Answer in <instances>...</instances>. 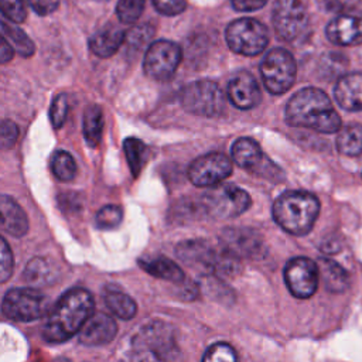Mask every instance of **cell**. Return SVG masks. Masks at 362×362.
I'll use <instances>...</instances> for the list:
<instances>
[{"label": "cell", "mask_w": 362, "mask_h": 362, "mask_svg": "<svg viewBox=\"0 0 362 362\" xmlns=\"http://www.w3.org/2000/svg\"><path fill=\"white\" fill-rule=\"evenodd\" d=\"M117 334L115 320L106 314H92L78 332L79 342L88 346H99L110 342Z\"/></svg>", "instance_id": "obj_17"}, {"label": "cell", "mask_w": 362, "mask_h": 362, "mask_svg": "<svg viewBox=\"0 0 362 362\" xmlns=\"http://www.w3.org/2000/svg\"><path fill=\"white\" fill-rule=\"evenodd\" d=\"M232 6L238 11H253L266 4L267 0H230Z\"/></svg>", "instance_id": "obj_40"}, {"label": "cell", "mask_w": 362, "mask_h": 362, "mask_svg": "<svg viewBox=\"0 0 362 362\" xmlns=\"http://www.w3.org/2000/svg\"><path fill=\"white\" fill-rule=\"evenodd\" d=\"M230 156L235 164L247 170L249 173L272 181H281L284 178L280 167H277L267 156L263 154L259 143L253 139H238L230 147Z\"/></svg>", "instance_id": "obj_10"}, {"label": "cell", "mask_w": 362, "mask_h": 362, "mask_svg": "<svg viewBox=\"0 0 362 362\" xmlns=\"http://www.w3.org/2000/svg\"><path fill=\"white\" fill-rule=\"evenodd\" d=\"M18 137V127L8 119L0 120V148L8 150L14 147Z\"/></svg>", "instance_id": "obj_36"}, {"label": "cell", "mask_w": 362, "mask_h": 362, "mask_svg": "<svg viewBox=\"0 0 362 362\" xmlns=\"http://www.w3.org/2000/svg\"><path fill=\"white\" fill-rule=\"evenodd\" d=\"M55 362H71L69 359H65V358H58Z\"/></svg>", "instance_id": "obj_42"}, {"label": "cell", "mask_w": 362, "mask_h": 362, "mask_svg": "<svg viewBox=\"0 0 362 362\" xmlns=\"http://www.w3.org/2000/svg\"><path fill=\"white\" fill-rule=\"evenodd\" d=\"M14 269L13 252L4 238L0 236V283H4L10 279Z\"/></svg>", "instance_id": "obj_35"}, {"label": "cell", "mask_w": 362, "mask_h": 362, "mask_svg": "<svg viewBox=\"0 0 362 362\" xmlns=\"http://www.w3.org/2000/svg\"><path fill=\"white\" fill-rule=\"evenodd\" d=\"M284 281L288 291L297 298L311 297L320 281L317 262L308 257H293L284 267Z\"/></svg>", "instance_id": "obj_14"}, {"label": "cell", "mask_w": 362, "mask_h": 362, "mask_svg": "<svg viewBox=\"0 0 362 362\" xmlns=\"http://www.w3.org/2000/svg\"><path fill=\"white\" fill-rule=\"evenodd\" d=\"M25 1L40 16L51 14L52 11L57 10L59 4V0H25Z\"/></svg>", "instance_id": "obj_38"}, {"label": "cell", "mask_w": 362, "mask_h": 362, "mask_svg": "<svg viewBox=\"0 0 362 362\" xmlns=\"http://www.w3.org/2000/svg\"><path fill=\"white\" fill-rule=\"evenodd\" d=\"M252 204L249 194L232 184L212 187L202 197L205 212L216 219L235 218L243 214Z\"/></svg>", "instance_id": "obj_7"}, {"label": "cell", "mask_w": 362, "mask_h": 362, "mask_svg": "<svg viewBox=\"0 0 362 362\" xmlns=\"http://www.w3.org/2000/svg\"><path fill=\"white\" fill-rule=\"evenodd\" d=\"M68 96L64 93H59L54 98L51 107H49V120L54 129H59L62 127V124L66 120V115H68Z\"/></svg>", "instance_id": "obj_34"}, {"label": "cell", "mask_w": 362, "mask_h": 362, "mask_svg": "<svg viewBox=\"0 0 362 362\" xmlns=\"http://www.w3.org/2000/svg\"><path fill=\"white\" fill-rule=\"evenodd\" d=\"M181 105L192 115L215 117L223 112L225 96L218 83L201 79L188 83L182 89Z\"/></svg>", "instance_id": "obj_6"}, {"label": "cell", "mask_w": 362, "mask_h": 362, "mask_svg": "<svg viewBox=\"0 0 362 362\" xmlns=\"http://www.w3.org/2000/svg\"><path fill=\"white\" fill-rule=\"evenodd\" d=\"M327 37L341 47L362 44V11L339 13L327 25Z\"/></svg>", "instance_id": "obj_16"}, {"label": "cell", "mask_w": 362, "mask_h": 362, "mask_svg": "<svg viewBox=\"0 0 362 362\" xmlns=\"http://www.w3.org/2000/svg\"><path fill=\"white\" fill-rule=\"evenodd\" d=\"M337 148L349 157L362 154V124L351 123L342 127L337 136Z\"/></svg>", "instance_id": "obj_26"}, {"label": "cell", "mask_w": 362, "mask_h": 362, "mask_svg": "<svg viewBox=\"0 0 362 362\" xmlns=\"http://www.w3.org/2000/svg\"><path fill=\"white\" fill-rule=\"evenodd\" d=\"M225 37L233 52L246 57L260 54L269 42L266 27L255 18H239L232 21L226 28Z\"/></svg>", "instance_id": "obj_9"}, {"label": "cell", "mask_w": 362, "mask_h": 362, "mask_svg": "<svg viewBox=\"0 0 362 362\" xmlns=\"http://www.w3.org/2000/svg\"><path fill=\"white\" fill-rule=\"evenodd\" d=\"M318 276L325 288L331 293H344L349 286V276L345 269L331 259H320L317 262Z\"/></svg>", "instance_id": "obj_23"}, {"label": "cell", "mask_w": 362, "mask_h": 362, "mask_svg": "<svg viewBox=\"0 0 362 362\" xmlns=\"http://www.w3.org/2000/svg\"><path fill=\"white\" fill-rule=\"evenodd\" d=\"M124 40L126 33L122 28L116 25H107L89 38V48L95 55L107 58L120 48Z\"/></svg>", "instance_id": "obj_21"}, {"label": "cell", "mask_w": 362, "mask_h": 362, "mask_svg": "<svg viewBox=\"0 0 362 362\" xmlns=\"http://www.w3.org/2000/svg\"><path fill=\"white\" fill-rule=\"evenodd\" d=\"M14 57V49L10 44L0 35V64L8 62Z\"/></svg>", "instance_id": "obj_41"}, {"label": "cell", "mask_w": 362, "mask_h": 362, "mask_svg": "<svg viewBox=\"0 0 362 362\" xmlns=\"http://www.w3.org/2000/svg\"><path fill=\"white\" fill-rule=\"evenodd\" d=\"M103 110L99 105H89L83 112L82 130L86 143L90 147H96L102 139L103 133Z\"/></svg>", "instance_id": "obj_25"}, {"label": "cell", "mask_w": 362, "mask_h": 362, "mask_svg": "<svg viewBox=\"0 0 362 362\" xmlns=\"http://www.w3.org/2000/svg\"><path fill=\"white\" fill-rule=\"evenodd\" d=\"M51 171L58 181L68 182L76 174V163L68 151L58 150L51 158Z\"/></svg>", "instance_id": "obj_29"}, {"label": "cell", "mask_w": 362, "mask_h": 362, "mask_svg": "<svg viewBox=\"0 0 362 362\" xmlns=\"http://www.w3.org/2000/svg\"><path fill=\"white\" fill-rule=\"evenodd\" d=\"M260 74L266 89L273 95H281L291 88L296 79V59L284 48H273L262 61Z\"/></svg>", "instance_id": "obj_8"}, {"label": "cell", "mask_w": 362, "mask_h": 362, "mask_svg": "<svg viewBox=\"0 0 362 362\" xmlns=\"http://www.w3.org/2000/svg\"><path fill=\"white\" fill-rule=\"evenodd\" d=\"M272 21L281 40H297L308 25V14L303 0H276Z\"/></svg>", "instance_id": "obj_11"}, {"label": "cell", "mask_w": 362, "mask_h": 362, "mask_svg": "<svg viewBox=\"0 0 362 362\" xmlns=\"http://www.w3.org/2000/svg\"><path fill=\"white\" fill-rule=\"evenodd\" d=\"M232 173V161L222 153H208L188 167V178L197 187H216Z\"/></svg>", "instance_id": "obj_13"}, {"label": "cell", "mask_w": 362, "mask_h": 362, "mask_svg": "<svg viewBox=\"0 0 362 362\" xmlns=\"http://www.w3.org/2000/svg\"><path fill=\"white\" fill-rule=\"evenodd\" d=\"M126 160L129 163L133 177H137L147 160V147L146 144L136 137H127L123 143Z\"/></svg>", "instance_id": "obj_28"}, {"label": "cell", "mask_w": 362, "mask_h": 362, "mask_svg": "<svg viewBox=\"0 0 362 362\" xmlns=\"http://www.w3.org/2000/svg\"><path fill=\"white\" fill-rule=\"evenodd\" d=\"M156 10L164 16H177L187 7V0H153Z\"/></svg>", "instance_id": "obj_37"}, {"label": "cell", "mask_w": 362, "mask_h": 362, "mask_svg": "<svg viewBox=\"0 0 362 362\" xmlns=\"http://www.w3.org/2000/svg\"><path fill=\"white\" fill-rule=\"evenodd\" d=\"M181 61V48L168 40H158L150 44L146 51L144 72L156 81H167L173 76Z\"/></svg>", "instance_id": "obj_12"}, {"label": "cell", "mask_w": 362, "mask_h": 362, "mask_svg": "<svg viewBox=\"0 0 362 362\" xmlns=\"http://www.w3.org/2000/svg\"><path fill=\"white\" fill-rule=\"evenodd\" d=\"M334 98L345 110H362V74L342 75L334 88Z\"/></svg>", "instance_id": "obj_19"}, {"label": "cell", "mask_w": 362, "mask_h": 362, "mask_svg": "<svg viewBox=\"0 0 362 362\" xmlns=\"http://www.w3.org/2000/svg\"><path fill=\"white\" fill-rule=\"evenodd\" d=\"M48 298L33 287H17L6 293L1 311L3 314L17 322H30L41 318L48 311Z\"/></svg>", "instance_id": "obj_5"}, {"label": "cell", "mask_w": 362, "mask_h": 362, "mask_svg": "<svg viewBox=\"0 0 362 362\" xmlns=\"http://www.w3.org/2000/svg\"><path fill=\"white\" fill-rule=\"evenodd\" d=\"M105 304L115 317L122 320H132L137 313L136 301L122 291H107L105 294Z\"/></svg>", "instance_id": "obj_27"}, {"label": "cell", "mask_w": 362, "mask_h": 362, "mask_svg": "<svg viewBox=\"0 0 362 362\" xmlns=\"http://www.w3.org/2000/svg\"><path fill=\"white\" fill-rule=\"evenodd\" d=\"M0 14L14 24L23 23L27 17L25 0H0Z\"/></svg>", "instance_id": "obj_32"}, {"label": "cell", "mask_w": 362, "mask_h": 362, "mask_svg": "<svg viewBox=\"0 0 362 362\" xmlns=\"http://www.w3.org/2000/svg\"><path fill=\"white\" fill-rule=\"evenodd\" d=\"M202 362H238V355L229 344L215 342L205 351Z\"/></svg>", "instance_id": "obj_31"}, {"label": "cell", "mask_w": 362, "mask_h": 362, "mask_svg": "<svg viewBox=\"0 0 362 362\" xmlns=\"http://www.w3.org/2000/svg\"><path fill=\"white\" fill-rule=\"evenodd\" d=\"M286 122L293 127H307L320 133L341 129V117L329 98L318 88H303L291 96L286 106Z\"/></svg>", "instance_id": "obj_2"}, {"label": "cell", "mask_w": 362, "mask_h": 362, "mask_svg": "<svg viewBox=\"0 0 362 362\" xmlns=\"http://www.w3.org/2000/svg\"><path fill=\"white\" fill-rule=\"evenodd\" d=\"M133 362H178L180 348L173 327L163 321L144 325L133 338Z\"/></svg>", "instance_id": "obj_4"}, {"label": "cell", "mask_w": 362, "mask_h": 362, "mask_svg": "<svg viewBox=\"0 0 362 362\" xmlns=\"http://www.w3.org/2000/svg\"><path fill=\"white\" fill-rule=\"evenodd\" d=\"M92 294L82 287L65 291L48 311L42 327V338L48 342H64L79 332L82 325L93 314Z\"/></svg>", "instance_id": "obj_1"}, {"label": "cell", "mask_w": 362, "mask_h": 362, "mask_svg": "<svg viewBox=\"0 0 362 362\" xmlns=\"http://www.w3.org/2000/svg\"><path fill=\"white\" fill-rule=\"evenodd\" d=\"M139 264L144 272H147L148 274H151L157 279L168 280V281H173V283H180L185 277L181 267L175 262H173V260H170L168 257H164V256H156V257H150V259H140Z\"/></svg>", "instance_id": "obj_24"}, {"label": "cell", "mask_w": 362, "mask_h": 362, "mask_svg": "<svg viewBox=\"0 0 362 362\" xmlns=\"http://www.w3.org/2000/svg\"><path fill=\"white\" fill-rule=\"evenodd\" d=\"M228 96L238 109H252L262 99L259 85L249 72H239L229 81Z\"/></svg>", "instance_id": "obj_18"}, {"label": "cell", "mask_w": 362, "mask_h": 362, "mask_svg": "<svg viewBox=\"0 0 362 362\" xmlns=\"http://www.w3.org/2000/svg\"><path fill=\"white\" fill-rule=\"evenodd\" d=\"M221 246L236 260L240 257L260 259L266 255L262 236L247 228H226L221 235Z\"/></svg>", "instance_id": "obj_15"}, {"label": "cell", "mask_w": 362, "mask_h": 362, "mask_svg": "<svg viewBox=\"0 0 362 362\" xmlns=\"http://www.w3.org/2000/svg\"><path fill=\"white\" fill-rule=\"evenodd\" d=\"M28 230V218L24 209L10 197L0 195V232L21 238Z\"/></svg>", "instance_id": "obj_20"}, {"label": "cell", "mask_w": 362, "mask_h": 362, "mask_svg": "<svg viewBox=\"0 0 362 362\" xmlns=\"http://www.w3.org/2000/svg\"><path fill=\"white\" fill-rule=\"evenodd\" d=\"M146 0H119L116 14L123 24H132L139 20L144 10Z\"/></svg>", "instance_id": "obj_30"}, {"label": "cell", "mask_w": 362, "mask_h": 362, "mask_svg": "<svg viewBox=\"0 0 362 362\" xmlns=\"http://www.w3.org/2000/svg\"><path fill=\"white\" fill-rule=\"evenodd\" d=\"M325 6L331 11H338V13H346L351 11L359 0H324Z\"/></svg>", "instance_id": "obj_39"}, {"label": "cell", "mask_w": 362, "mask_h": 362, "mask_svg": "<svg viewBox=\"0 0 362 362\" xmlns=\"http://www.w3.org/2000/svg\"><path fill=\"white\" fill-rule=\"evenodd\" d=\"M123 212L117 205H105L96 214V225L100 229H113L120 225Z\"/></svg>", "instance_id": "obj_33"}, {"label": "cell", "mask_w": 362, "mask_h": 362, "mask_svg": "<svg viewBox=\"0 0 362 362\" xmlns=\"http://www.w3.org/2000/svg\"><path fill=\"white\" fill-rule=\"evenodd\" d=\"M23 279L34 288L45 287L57 281L58 270L57 266H54L48 259L34 257L27 263L23 273Z\"/></svg>", "instance_id": "obj_22"}, {"label": "cell", "mask_w": 362, "mask_h": 362, "mask_svg": "<svg viewBox=\"0 0 362 362\" xmlns=\"http://www.w3.org/2000/svg\"><path fill=\"white\" fill-rule=\"evenodd\" d=\"M320 214V202L307 191H286L273 204L276 223L291 235L308 233Z\"/></svg>", "instance_id": "obj_3"}]
</instances>
